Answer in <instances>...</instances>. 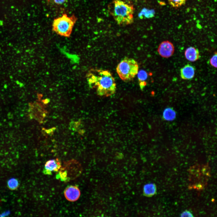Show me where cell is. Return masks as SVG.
<instances>
[{"label": "cell", "mask_w": 217, "mask_h": 217, "mask_svg": "<svg viewBox=\"0 0 217 217\" xmlns=\"http://www.w3.org/2000/svg\"><path fill=\"white\" fill-rule=\"evenodd\" d=\"M86 77L90 87L96 89L98 95L108 97L115 93L116 84L112 74L108 70L92 68L87 73Z\"/></svg>", "instance_id": "obj_1"}, {"label": "cell", "mask_w": 217, "mask_h": 217, "mask_svg": "<svg viewBox=\"0 0 217 217\" xmlns=\"http://www.w3.org/2000/svg\"><path fill=\"white\" fill-rule=\"evenodd\" d=\"M108 10L119 26L127 25L134 22L135 8L130 0H113L108 5Z\"/></svg>", "instance_id": "obj_2"}, {"label": "cell", "mask_w": 217, "mask_h": 217, "mask_svg": "<svg viewBox=\"0 0 217 217\" xmlns=\"http://www.w3.org/2000/svg\"><path fill=\"white\" fill-rule=\"evenodd\" d=\"M139 69L137 62L134 59L125 57L118 64L116 70L120 78L125 82L132 80L137 74Z\"/></svg>", "instance_id": "obj_3"}, {"label": "cell", "mask_w": 217, "mask_h": 217, "mask_svg": "<svg viewBox=\"0 0 217 217\" xmlns=\"http://www.w3.org/2000/svg\"><path fill=\"white\" fill-rule=\"evenodd\" d=\"M77 20V17L74 15L69 17L66 14H64L54 20L52 24V30L59 35L69 37Z\"/></svg>", "instance_id": "obj_4"}, {"label": "cell", "mask_w": 217, "mask_h": 217, "mask_svg": "<svg viewBox=\"0 0 217 217\" xmlns=\"http://www.w3.org/2000/svg\"><path fill=\"white\" fill-rule=\"evenodd\" d=\"M81 171L80 165L77 162L72 160L64 164L58 176L62 181H67L76 178Z\"/></svg>", "instance_id": "obj_5"}, {"label": "cell", "mask_w": 217, "mask_h": 217, "mask_svg": "<svg viewBox=\"0 0 217 217\" xmlns=\"http://www.w3.org/2000/svg\"><path fill=\"white\" fill-rule=\"evenodd\" d=\"M175 51L174 46L173 44L168 41H164L159 46L158 52L162 57L168 58L173 54Z\"/></svg>", "instance_id": "obj_6"}, {"label": "cell", "mask_w": 217, "mask_h": 217, "mask_svg": "<svg viewBox=\"0 0 217 217\" xmlns=\"http://www.w3.org/2000/svg\"><path fill=\"white\" fill-rule=\"evenodd\" d=\"M80 191L77 187L71 185L67 187L64 191L66 198L68 201L74 202L77 200L80 196Z\"/></svg>", "instance_id": "obj_7"}, {"label": "cell", "mask_w": 217, "mask_h": 217, "mask_svg": "<svg viewBox=\"0 0 217 217\" xmlns=\"http://www.w3.org/2000/svg\"><path fill=\"white\" fill-rule=\"evenodd\" d=\"M61 167L60 162L58 159L49 160L45 164L43 172L46 174L50 175L52 171H57Z\"/></svg>", "instance_id": "obj_8"}, {"label": "cell", "mask_w": 217, "mask_h": 217, "mask_svg": "<svg viewBox=\"0 0 217 217\" xmlns=\"http://www.w3.org/2000/svg\"><path fill=\"white\" fill-rule=\"evenodd\" d=\"M195 69L192 65L189 64L185 65L180 70V75L184 80H190L194 77Z\"/></svg>", "instance_id": "obj_9"}, {"label": "cell", "mask_w": 217, "mask_h": 217, "mask_svg": "<svg viewBox=\"0 0 217 217\" xmlns=\"http://www.w3.org/2000/svg\"><path fill=\"white\" fill-rule=\"evenodd\" d=\"M184 55L186 59L191 62L197 61L200 58L199 50L193 47L187 48L185 51Z\"/></svg>", "instance_id": "obj_10"}, {"label": "cell", "mask_w": 217, "mask_h": 217, "mask_svg": "<svg viewBox=\"0 0 217 217\" xmlns=\"http://www.w3.org/2000/svg\"><path fill=\"white\" fill-rule=\"evenodd\" d=\"M176 113L175 111L171 107H168L164 110L162 117L166 121H172L176 118Z\"/></svg>", "instance_id": "obj_11"}, {"label": "cell", "mask_w": 217, "mask_h": 217, "mask_svg": "<svg viewBox=\"0 0 217 217\" xmlns=\"http://www.w3.org/2000/svg\"><path fill=\"white\" fill-rule=\"evenodd\" d=\"M156 187L154 183H149L145 185L143 188V192L145 196L151 197L156 193Z\"/></svg>", "instance_id": "obj_12"}, {"label": "cell", "mask_w": 217, "mask_h": 217, "mask_svg": "<svg viewBox=\"0 0 217 217\" xmlns=\"http://www.w3.org/2000/svg\"><path fill=\"white\" fill-rule=\"evenodd\" d=\"M139 85L142 90L146 85V80L148 77L147 72L143 70H141L137 73Z\"/></svg>", "instance_id": "obj_13"}, {"label": "cell", "mask_w": 217, "mask_h": 217, "mask_svg": "<svg viewBox=\"0 0 217 217\" xmlns=\"http://www.w3.org/2000/svg\"><path fill=\"white\" fill-rule=\"evenodd\" d=\"M155 13L154 9L143 8L139 13L138 16L140 19H142L144 18H150L154 16Z\"/></svg>", "instance_id": "obj_14"}, {"label": "cell", "mask_w": 217, "mask_h": 217, "mask_svg": "<svg viewBox=\"0 0 217 217\" xmlns=\"http://www.w3.org/2000/svg\"><path fill=\"white\" fill-rule=\"evenodd\" d=\"M7 184L8 187L11 190H16L19 186V183L18 180L14 178L9 179L8 181Z\"/></svg>", "instance_id": "obj_15"}, {"label": "cell", "mask_w": 217, "mask_h": 217, "mask_svg": "<svg viewBox=\"0 0 217 217\" xmlns=\"http://www.w3.org/2000/svg\"><path fill=\"white\" fill-rule=\"evenodd\" d=\"M169 4L175 8H179L186 2V0H168Z\"/></svg>", "instance_id": "obj_16"}, {"label": "cell", "mask_w": 217, "mask_h": 217, "mask_svg": "<svg viewBox=\"0 0 217 217\" xmlns=\"http://www.w3.org/2000/svg\"><path fill=\"white\" fill-rule=\"evenodd\" d=\"M217 53L216 52L215 53L211 58L210 60V64L212 67L216 68H217Z\"/></svg>", "instance_id": "obj_17"}, {"label": "cell", "mask_w": 217, "mask_h": 217, "mask_svg": "<svg viewBox=\"0 0 217 217\" xmlns=\"http://www.w3.org/2000/svg\"><path fill=\"white\" fill-rule=\"evenodd\" d=\"M181 217H193V214L189 211L185 210L181 214Z\"/></svg>", "instance_id": "obj_18"}, {"label": "cell", "mask_w": 217, "mask_h": 217, "mask_svg": "<svg viewBox=\"0 0 217 217\" xmlns=\"http://www.w3.org/2000/svg\"><path fill=\"white\" fill-rule=\"evenodd\" d=\"M53 2L55 4L58 5H62L65 2H66L67 0H52Z\"/></svg>", "instance_id": "obj_19"}, {"label": "cell", "mask_w": 217, "mask_h": 217, "mask_svg": "<svg viewBox=\"0 0 217 217\" xmlns=\"http://www.w3.org/2000/svg\"><path fill=\"white\" fill-rule=\"evenodd\" d=\"M10 211H5V212H4L2 213V214H1L0 216H6L8 215H9L10 214Z\"/></svg>", "instance_id": "obj_20"}]
</instances>
